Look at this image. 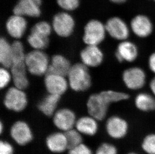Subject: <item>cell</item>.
<instances>
[{"instance_id":"ac0fdd59","label":"cell","mask_w":155,"mask_h":154,"mask_svg":"<svg viewBox=\"0 0 155 154\" xmlns=\"http://www.w3.org/2000/svg\"><path fill=\"white\" fill-rule=\"evenodd\" d=\"M10 69L14 86L23 90L26 89L29 82L27 75L28 71L25 62L12 64Z\"/></svg>"},{"instance_id":"f546056e","label":"cell","mask_w":155,"mask_h":154,"mask_svg":"<svg viewBox=\"0 0 155 154\" xmlns=\"http://www.w3.org/2000/svg\"><path fill=\"white\" fill-rule=\"evenodd\" d=\"M58 6L65 12H72L78 9L80 0H56Z\"/></svg>"},{"instance_id":"f35d334b","label":"cell","mask_w":155,"mask_h":154,"mask_svg":"<svg viewBox=\"0 0 155 154\" xmlns=\"http://www.w3.org/2000/svg\"><path fill=\"white\" fill-rule=\"evenodd\" d=\"M127 154H138L137 153H134V152H130V153H128Z\"/></svg>"},{"instance_id":"8fae6325","label":"cell","mask_w":155,"mask_h":154,"mask_svg":"<svg viewBox=\"0 0 155 154\" xmlns=\"http://www.w3.org/2000/svg\"><path fill=\"white\" fill-rule=\"evenodd\" d=\"M66 77L48 73L45 75L44 85L48 94L61 96L68 90L69 86Z\"/></svg>"},{"instance_id":"d4e9b609","label":"cell","mask_w":155,"mask_h":154,"mask_svg":"<svg viewBox=\"0 0 155 154\" xmlns=\"http://www.w3.org/2000/svg\"><path fill=\"white\" fill-rule=\"evenodd\" d=\"M27 42L33 49L43 51L48 46L49 38L37 32L30 31L27 37Z\"/></svg>"},{"instance_id":"7c38bea8","label":"cell","mask_w":155,"mask_h":154,"mask_svg":"<svg viewBox=\"0 0 155 154\" xmlns=\"http://www.w3.org/2000/svg\"><path fill=\"white\" fill-rule=\"evenodd\" d=\"M139 56L138 47L128 40L119 43L115 52V57L119 62L133 63Z\"/></svg>"},{"instance_id":"d6986e66","label":"cell","mask_w":155,"mask_h":154,"mask_svg":"<svg viewBox=\"0 0 155 154\" xmlns=\"http://www.w3.org/2000/svg\"><path fill=\"white\" fill-rule=\"evenodd\" d=\"M70 62L64 56L56 54L53 56L50 61L48 73L68 76L71 68Z\"/></svg>"},{"instance_id":"7402d4cb","label":"cell","mask_w":155,"mask_h":154,"mask_svg":"<svg viewBox=\"0 0 155 154\" xmlns=\"http://www.w3.org/2000/svg\"><path fill=\"white\" fill-rule=\"evenodd\" d=\"M97 121L91 116L82 117L76 121V129L81 134L92 136L98 131Z\"/></svg>"},{"instance_id":"e575fe53","label":"cell","mask_w":155,"mask_h":154,"mask_svg":"<svg viewBox=\"0 0 155 154\" xmlns=\"http://www.w3.org/2000/svg\"><path fill=\"white\" fill-rule=\"evenodd\" d=\"M148 65L150 70L155 75V51L149 56L148 60Z\"/></svg>"},{"instance_id":"4fadbf2b","label":"cell","mask_w":155,"mask_h":154,"mask_svg":"<svg viewBox=\"0 0 155 154\" xmlns=\"http://www.w3.org/2000/svg\"><path fill=\"white\" fill-rule=\"evenodd\" d=\"M76 115L70 109L62 108L56 111L53 116V122L56 127L65 132L73 129L76 122Z\"/></svg>"},{"instance_id":"d6a6232c","label":"cell","mask_w":155,"mask_h":154,"mask_svg":"<svg viewBox=\"0 0 155 154\" xmlns=\"http://www.w3.org/2000/svg\"><path fill=\"white\" fill-rule=\"evenodd\" d=\"M68 154H92V152L89 147L82 143L74 148L69 149Z\"/></svg>"},{"instance_id":"2e32d148","label":"cell","mask_w":155,"mask_h":154,"mask_svg":"<svg viewBox=\"0 0 155 154\" xmlns=\"http://www.w3.org/2000/svg\"><path fill=\"white\" fill-rule=\"evenodd\" d=\"M80 57L81 63L88 68H95L104 61V54L98 46L87 45L81 51Z\"/></svg>"},{"instance_id":"8d00e7d4","label":"cell","mask_w":155,"mask_h":154,"mask_svg":"<svg viewBox=\"0 0 155 154\" xmlns=\"http://www.w3.org/2000/svg\"><path fill=\"white\" fill-rule=\"evenodd\" d=\"M110 1L112 3L114 4H121L124 3L127 1V0H110Z\"/></svg>"},{"instance_id":"5bb4252c","label":"cell","mask_w":155,"mask_h":154,"mask_svg":"<svg viewBox=\"0 0 155 154\" xmlns=\"http://www.w3.org/2000/svg\"><path fill=\"white\" fill-rule=\"evenodd\" d=\"M130 29L139 38H146L152 34L154 27L148 16L140 14L134 17L130 21Z\"/></svg>"},{"instance_id":"4dcf8cb0","label":"cell","mask_w":155,"mask_h":154,"mask_svg":"<svg viewBox=\"0 0 155 154\" xmlns=\"http://www.w3.org/2000/svg\"><path fill=\"white\" fill-rule=\"evenodd\" d=\"M117 147L109 143H103L97 148L95 154H117Z\"/></svg>"},{"instance_id":"7a4b0ae2","label":"cell","mask_w":155,"mask_h":154,"mask_svg":"<svg viewBox=\"0 0 155 154\" xmlns=\"http://www.w3.org/2000/svg\"><path fill=\"white\" fill-rule=\"evenodd\" d=\"M68 77L69 86L75 92H85L89 90L92 85L88 68L82 63L72 65Z\"/></svg>"},{"instance_id":"3957f363","label":"cell","mask_w":155,"mask_h":154,"mask_svg":"<svg viewBox=\"0 0 155 154\" xmlns=\"http://www.w3.org/2000/svg\"><path fill=\"white\" fill-rule=\"evenodd\" d=\"M50 61L48 56L43 50H33L26 54L25 58L28 72L38 77L47 74Z\"/></svg>"},{"instance_id":"8992f818","label":"cell","mask_w":155,"mask_h":154,"mask_svg":"<svg viewBox=\"0 0 155 154\" xmlns=\"http://www.w3.org/2000/svg\"><path fill=\"white\" fill-rule=\"evenodd\" d=\"M75 26L74 19L68 12H59L53 17V30L60 37L68 38L70 37L74 32Z\"/></svg>"},{"instance_id":"1f68e13d","label":"cell","mask_w":155,"mask_h":154,"mask_svg":"<svg viewBox=\"0 0 155 154\" xmlns=\"http://www.w3.org/2000/svg\"><path fill=\"white\" fill-rule=\"evenodd\" d=\"M8 69L3 67L0 69V88L1 89L7 87L12 80L11 72L9 71Z\"/></svg>"},{"instance_id":"484cf974","label":"cell","mask_w":155,"mask_h":154,"mask_svg":"<svg viewBox=\"0 0 155 154\" xmlns=\"http://www.w3.org/2000/svg\"><path fill=\"white\" fill-rule=\"evenodd\" d=\"M12 64L25 62L26 54L22 43L19 40H15L12 43ZM12 66V65H11Z\"/></svg>"},{"instance_id":"6da1fadb","label":"cell","mask_w":155,"mask_h":154,"mask_svg":"<svg viewBox=\"0 0 155 154\" xmlns=\"http://www.w3.org/2000/svg\"><path fill=\"white\" fill-rule=\"evenodd\" d=\"M130 97L127 93L111 90L94 94L89 96L87 101L88 113L97 121H103L107 117L111 104L127 100Z\"/></svg>"},{"instance_id":"cb8c5ba5","label":"cell","mask_w":155,"mask_h":154,"mask_svg":"<svg viewBox=\"0 0 155 154\" xmlns=\"http://www.w3.org/2000/svg\"><path fill=\"white\" fill-rule=\"evenodd\" d=\"M0 63L7 69L10 68L12 63V45L3 37L0 39Z\"/></svg>"},{"instance_id":"e0dca14e","label":"cell","mask_w":155,"mask_h":154,"mask_svg":"<svg viewBox=\"0 0 155 154\" xmlns=\"http://www.w3.org/2000/svg\"><path fill=\"white\" fill-rule=\"evenodd\" d=\"M27 21L23 16L14 14L6 22V30L12 38L19 40L22 38L27 28Z\"/></svg>"},{"instance_id":"9c48e42d","label":"cell","mask_w":155,"mask_h":154,"mask_svg":"<svg viewBox=\"0 0 155 154\" xmlns=\"http://www.w3.org/2000/svg\"><path fill=\"white\" fill-rule=\"evenodd\" d=\"M107 134L111 138L120 140L127 135L129 125L127 121L121 117L114 115L110 117L105 123Z\"/></svg>"},{"instance_id":"44dd1931","label":"cell","mask_w":155,"mask_h":154,"mask_svg":"<svg viewBox=\"0 0 155 154\" xmlns=\"http://www.w3.org/2000/svg\"><path fill=\"white\" fill-rule=\"evenodd\" d=\"M60 98L61 96L48 94L38 103L37 108L46 116H52L57 111Z\"/></svg>"},{"instance_id":"83f0119b","label":"cell","mask_w":155,"mask_h":154,"mask_svg":"<svg viewBox=\"0 0 155 154\" xmlns=\"http://www.w3.org/2000/svg\"><path fill=\"white\" fill-rule=\"evenodd\" d=\"M141 148L146 154H155V133H152L145 136L142 140Z\"/></svg>"},{"instance_id":"ffe728a7","label":"cell","mask_w":155,"mask_h":154,"mask_svg":"<svg viewBox=\"0 0 155 154\" xmlns=\"http://www.w3.org/2000/svg\"><path fill=\"white\" fill-rule=\"evenodd\" d=\"M46 144L50 151L63 153L68 149V142L64 133L55 132L50 134L46 140Z\"/></svg>"},{"instance_id":"d590c367","label":"cell","mask_w":155,"mask_h":154,"mask_svg":"<svg viewBox=\"0 0 155 154\" xmlns=\"http://www.w3.org/2000/svg\"><path fill=\"white\" fill-rule=\"evenodd\" d=\"M149 88L152 94L155 97V76L150 82Z\"/></svg>"},{"instance_id":"52a82bcc","label":"cell","mask_w":155,"mask_h":154,"mask_svg":"<svg viewBox=\"0 0 155 154\" xmlns=\"http://www.w3.org/2000/svg\"><path fill=\"white\" fill-rule=\"evenodd\" d=\"M122 80L127 89L139 90L143 88L146 84V73L140 67H130L123 72Z\"/></svg>"},{"instance_id":"4316f807","label":"cell","mask_w":155,"mask_h":154,"mask_svg":"<svg viewBox=\"0 0 155 154\" xmlns=\"http://www.w3.org/2000/svg\"><path fill=\"white\" fill-rule=\"evenodd\" d=\"M68 142V150L82 143V134L76 129H72L64 132Z\"/></svg>"},{"instance_id":"277c9868","label":"cell","mask_w":155,"mask_h":154,"mask_svg":"<svg viewBox=\"0 0 155 154\" xmlns=\"http://www.w3.org/2000/svg\"><path fill=\"white\" fill-rule=\"evenodd\" d=\"M107 34L105 24L97 19H92L85 25L82 40L86 45L98 46L104 40Z\"/></svg>"},{"instance_id":"f1b7e54d","label":"cell","mask_w":155,"mask_h":154,"mask_svg":"<svg viewBox=\"0 0 155 154\" xmlns=\"http://www.w3.org/2000/svg\"><path fill=\"white\" fill-rule=\"evenodd\" d=\"M52 30V25H50L48 22L41 21L35 24L31 28L30 31L37 32L49 37Z\"/></svg>"},{"instance_id":"603a6c76","label":"cell","mask_w":155,"mask_h":154,"mask_svg":"<svg viewBox=\"0 0 155 154\" xmlns=\"http://www.w3.org/2000/svg\"><path fill=\"white\" fill-rule=\"evenodd\" d=\"M137 109L142 112H150L155 111V97L149 93L141 92L138 94L134 100Z\"/></svg>"},{"instance_id":"ab89813d","label":"cell","mask_w":155,"mask_h":154,"mask_svg":"<svg viewBox=\"0 0 155 154\" xmlns=\"http://www.w3.org/2000/svg\"><path fill=\"white\" fill-rule=\"evenodd\" d=\"M153 1H154L155 2V0H153Z\"/></svg>"},{"instance_id":"ba28073f","label":"cell","mask_w":155,"mask_h":154,"mask_svg":"<svg viewBox=\"0 0 155 154\" xmlns=\"http://www.w3.org/2000/svg\"><path fill=\"white\" fill-rule=\"evenodd\" d=\"M107 33L111 38L117 41L128 39L130 29L125 21L119 17H113L108 19L105 24Z\"/></svg>"},{"instance_id":"5b68a950","label":"cell","mask_w":155,"mask_h":154,"mask_svg":"<svg viewBox=\"0 0 155 154\" xmlns=\"http://www.w3.org/2000/svg\"><path fill=\"white\" fill-rule=\"evenodd\" d=\"M3 103L5 107L9 110L21 112L27 106L28 99L24 90L14 86L8 89Z\"/></svg>"},{"instance_id":"836d02e7","label":"cell","mask_w":155,"mask_h":154,"mask_svg":"<svg viewBox=\"0 0 155 154\" xmlns=\"http://www.w3.org/2000/svg\"><path fill=\"white\" fill-rule=\"evenodd\" d=\"M14 148L11 144L6 141H1L0 154H13Z\"/></svg>"},{"instance_id":"30bf717a","label":"cell","mask_w":155,"mask_h":154,"mask_svg":"<svg viewBox=\"0 0 155 154\" xmlns=\"http://www.w3.org/2000/svg\"><path fill=\"white\" fill-rule=\"evenodd\" d=\"M42 0H18L13 9L14 14L38 18L41 14Z\"/></svg>"},{"instance_id":"74e56055","label":"cell","mask_w":155,"mask_h":154,"mask_svg":"<svg viewBox=\"0 0 155 154\" xmlns=\"http://www.w3.org/2000/svg\"><path fill=\"white\" fill-rule=\"evenodd\" d=\"M3 128H4V127H3V124L1 122V124H0V132H1V133H2V132H3Z\"/></svg>"},{"instance_id":"9a60e30c","label":"cell","mask_w":155,"mask_h":154,"mask_svg":"<svg viewBox=\"0 0 155 154\" xmlns=\"http://www.w3.org/2000/svg\"><path fill=\"white\" fill-rule=\"evenodd\" d=\"M10 135L14 141L20 146L26 145L33 138L31 128L28 124L23 121H18L13 124Z\"/></svg>"}]
</instances>
